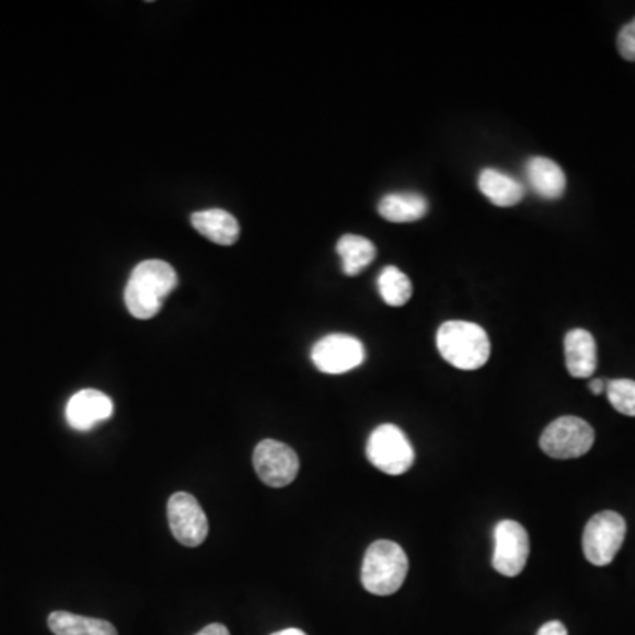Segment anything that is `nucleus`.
I'll use <instances>...</instances> for the list:
<instances>
[{
  "label": "nucleus",
  "instance_id": "1",
  "mask_svg": "<svg viewBox=\"0 0 635 635\" xmlns=\"http://www.w3.org/2000/svg\"><path fill=\"white\" fill-rule=\"evenodd\" d=\"M177 274L163 259H146L135 267L124 290V300L132 316L150 320L161 311L164 299L175 290Z\"/></svg>",
  "mask_w": 635,
  "mask_h": 635
},
{
  "label": "nucleus",
  "instance_id": "2",
  "mask_svg": "<svg viewBox=\"0 0 635 635\" xmlns=\"http://www.w3.org/2000/svg\"><path fill=\"white\" fill-rule=\"evenodd\" d=\"M436 346L450 366L463 371L484 368L489 360V337L476 323L444 322L436 334Z\"/></svg>",
  "mask_w": 635,
  "mask_h": 635
},
{
  "label": "nucleus",
  "instance_id": "3",
  "mask_svg": "<svg viewBox=\"0 0 635 635\" xmlns=\"http://www.w3.org/2000/svg\"><path fill=\"white\" fill-rule=\"evenodd\" d=\"M408 574V556L391 540H378L369 545L362 562V585L369 593L394 594L401 590Z\"/></svg>",
  "mask_w": 635,
  "mask_h": 635
},
{
  "label": "nucleus",
  "instance_id": "4",
  "mask_svg": "<svg viewBox=\"0 0 635 635\" xmlns=\"http://www.w3.org/2000/svg\"><path fill=\"white\" fill-rule=\"evenodd\" d=\"M369 463L386 475H403L415 461L412 443L394 424H383L369 436L366 444Z\"/></svg>",
  "mask_w": 635,
  "mask_h": 635
},
{
  "label": "nucleus",
  "instance_id": "5",
  "mask_svg": "<svg viewBox=\"0 0 635 635\" xmlns=\"http://www.w3.org/2000/svg\"><path fill=\"white\" fill-rule=\"evenodd\" d=\"M626 535V522L620 513H597L586 524L582 533V551L591 565L605 567L616 558L617 551L622 550Z\"/></svg>",
  "mask_w": 635,
  "mask_h": 635
},
{
  "label": "nucleus",
  "instance_id": "6",
  "mask_svg": "<svg viewBox=\"0 0 635 635\" xmlns=\"http://www.w3.org/2000/svg\"><path fill=\"white\" fill-rule=\"evenodd\" d=\"M593 443V427L579 417L556 418L540 436V447L553 459L582 458Z\"/></svg>",
  "mask_w": 635,
  "mask_h": 635
},
{
  "label": "nucleus",
  "instance_id": "7",
  "mask_svg": "<svg viewBox=\"0 0 635 635\" xmlns=\"http://www.w3.org/2000/svg\"><path fill=\"white\" fill-rule=\"evenodd\" d=\"M311 360L325 374H345L362 366L366 349L357 337L331 334L318 340L311 349Z\"/></svg>",
  "mask_w": 635,
  "mask_h": 635
},
{
  "label": "nucleus",
  "instance_id": "8",
  "mask_svg": "<svg viewBox=\"0 0 635 635\" xmlns=\"http://www.w3.org/2000/svg\"><path fill=\"white\" fill-rule=\"evenodd\" d=\"M253 464L259 481L268 487L290 486L300 467L296 450L276 440H264L256 444Z\"/></svg>",
  "mask_w": 635,
  "mask_h": 635
},
{
  "label": "nucleus",
  "instance_id": "9",
  "mask_svg": "<svg viewBox=\"0 0 635 635\" xmlns=\"http://www.w3.org/2000/svg\"><path fill=\"white\" fill-rule=\"evenodd\" d=\"M530 536L518 521H499L495 528L493 567L505 577H516L527 567Z\"/></svg>",
  "mask_w": 635,
  "mask_h": 635
},
{
  "label": "nucleus",
  "instance_id": "10",
  "mask_svg": "<svg viewBox=\"0 0 635 635\" xmlns=\"http://www.w3.org/2000/svg\"><path fill=\"white\" fill-rule=\"evenodd\" d=\"M169 522L178 544L198 547L209 535V521L198 499L189 493H175L169 501Z\"/></svg>",
  "mask_w": 635,
  "mask_h": 635
},
{
  "label": "nucleus",
  "instance_id": "11",
  "mask_svg": "<svg viewBox=\"0 0 635 635\" xmlns=\"http://www.w3.org/2000/svg\"><path fill=\"white\" fill-rule=\"evenodd\" d=\"M114 401L95 389H83L68 401L66 420L74 431L86 432L114 415Z\"/></svg>",
  "mask_w": 635,
  "mask_h": 635
},
{
  "label": "nucleus",
  "instance_id": "12",
  "mask_svg": "<svg viewBox=\"0 0 635 635\" xmlns=\"http://www.w3.org/2000/svg\"><path fill=\"white\" fill-rule=\"evenodd\" d=\"M524 172H527V181L531 190L540 198L558 200L565 195L567 177H565V172L559 169V164L554 163L553 159H528Z\"/></svg>",
  "mask_w": 635,
  "mask_h": 635
},
{
  "label": "nucleus",
  "instance_id": "13",
  "mask_svg": "<svg viewBox=\"0 0 635 635\" xmlns=\"http://www.w3.org/2000/svg\"><path fill=\"white\" fill-rule=\"evenodd\" d=\"M565 360L570 377L590 378L597 371V343L590 332L585 328H574L563 340Z\"/></svg>",
  "mask_w": 635,
  "mask_h": 635
},
{
  "label": "nucleus",
  "instance_id": "14",
  "mask_svg": "<svg viewBox=\"0 0 635 635\" xmlns=\"http://www.w3.org/2000/svg\"><path fill=\"white\" fill-rule=\"evenodd\" d=\"M190 224L205 239L219 245L235 244L241 227L232 213L221 209L200 210L190 216Z\"/></svg>",
  "mask_w": 635,
  "mask_h": 635
},
{
  "label": "nucleus",
  "instance_id": "15",
  "mask_svg": "<svg viewBox=\"0 0 635 635\" xmlns=\"http://www.w3.org/2000/svg\"><path fill=\"white\" fill-rule=\"evenodd\" d=\"M478 189L496 207H513L524 198V186L518 178L495 169L482 170Z\"/></svg>",
  "mask_w": 635,
  "mask_h": 635
},
{
  "label": "nucleus",
  "instance_id": "16",
  "mask_svg": "<svg viewBox=\"0 0 635 635\" xmlns=\"http://www.w3.org/2000/svg\"><path fill=\"white\" fill-rule=\"evenodd\" d=\"M429 209L426 198L418 193H391L383 196L378 212L391 222H413L423 219Z\"/></svg>",
  "mask_w": 635,
  "mask_h": 635
},
{
  "label": "nucleus",
  "instance_id": "17",
  "mask_svg": "<svg viewBox=\"0 0 635 635\" xmlns=\"http://www.w3.org/2000/svg\"><path fill=\"white\" fill-rule=\"evenodd\" d=\"M48 626L55 635H118L117 628L106 620L78 616V614L55 611L48 616Z\"/></svg>",
  "mask_w": 635,
  "mask_h": 635
},
{
  "label": "nucleus",
  "instance_id": "18",
  "mask_svg": "<svg viewBox=\"0 0 635 635\" xmlns=\"http://www.w3.org/2000/svg\"><path fill=\"white\" fill-rule=\"evenodd\" d=\"M337 254L343 259V270L346 276H357L363 268L372 264L377 256V247L366 236L349 235L340 236L336 247Z\"/></svg>",
  "mask_w": 635,
  "mask_h": 635
},
{
  "label": "nucleus",
  "instance_id": "19",
  "mask_svg": "<svg viewBox=\"0 0 635 635\" xmlns=\"http://www.w3.org/2000/svg\"><path fill=\"white\" fill-rule=\"evenodd\" d=\"M377 285L378 293L381 299L385 300L386 305L401 308L412 299L413 286L409 277L394 265H389L381 270Z\"/></svg>",
  "mask_w": 635,
  "mask_h": 635
},
{
  "label": "nucleus",
  "instance_id": "20",
  "mask_svg": "<svg viewBox=\"0 0 635 635\" xmlns=\"http://www.w3.org/2000/svg\"><path fill=\"white\" fill-rule=\"evenodd\" d=\"M608 392L609 403L613 404L616 412L626 415V417H635V381L626 380H611L605 386Z\"/></svg>",
  "mask_w": 635,
  "mask_h": 635
},
{
  "label": "nucleus",
  "instance_id": "21",
  "mask_svg": "<svg viewBox=\"0 0 635 635\" xmlns=\"http://www.w3.org/2000/svg\"><path fill=\"white\" fill-rule=\"evenodd\" d=\"M617 51L623 59L635 62V19L626 23L617 34Z\"/></svg>",
  "mask_w": 635,
  "mask_h": 635
},
{
  "label": "nucleus",
  "instance_id": "22",
  "mask_svg": "<svg viewBox=\"0 0 635 635\" xmlns=\"http://www.w3.org/2000/svg\"><path fill=\"white\" fill-rule=\"evenodd\" d=\"M536 635H568V632L567 626L563 625L562 622H547L540 626Z\"/></svg>",
  "mask_w": 635,
  "mask_h": 635
},
{
  "label": "nucleus",
  "instance_id": "23",
  "mask_svg": "<svg viewBox=\"0 0 635 635\" xmlns=\"http://www.w3.org/2000/svg\"><path fill=\"white\" fill-rule=\"evenodd\" d=\"M196 635H230V631L221 623H212V625L205 626L204 631L198 632Z\"/></svg>",
  "mask_w": 635,
  "mask_h": 635
},
{
  "label": "nucleus",
  "instance_id": "24",
  "mask_svg": "<svg viewBox=\"0 0 635 635\" xmlns=\"http://www.w3.org/2000/svg\"><path fill=\"white\" fill-rule=\"evenodd\" d=\"M605 386H608V383H605L603 380H600V378H593V380L590 381L591 394H603V392H605Z\"/></svg>",
  "mask_w": 635,
  "mask_h": 635
},
{
  "label": "nucleus",
  "instance_id": "25",
  "mask_svg": "<svg viewBox=\"0 0 635 635\" xmlns=\"http://www.w3.org/2000/svg\"><path fill=\"white\" fill-rule=\"evenodd\" d=\"M273 635H308V634H305V632L300 631V628H286V631H279Z\"/></svg>",
  "mask_w": 635,
  "mask_h": 635
}]
</instances>
